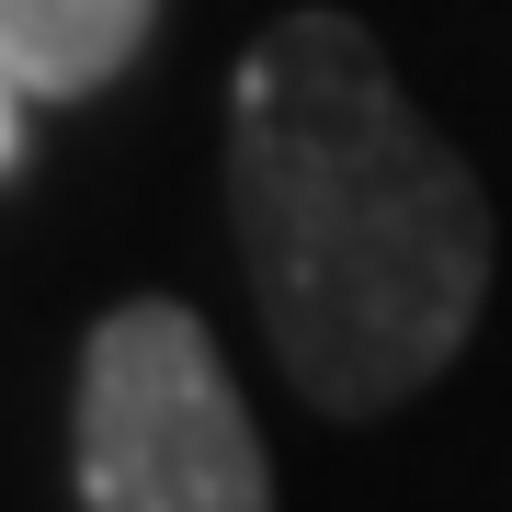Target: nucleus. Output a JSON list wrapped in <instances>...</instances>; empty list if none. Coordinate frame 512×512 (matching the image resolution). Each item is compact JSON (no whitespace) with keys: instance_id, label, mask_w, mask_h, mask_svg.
Masks as SVG:
<instances>
[{"instance_id":"obj_3","label":"nucleus","mask_w":512,"mask_h":512,"mask_svg":"<svg viewBox=\"0 0 512 512\" xmlns=\"http://www.w3.org/2000/svg\"><path fill=\"white\" fill-rule=\"evenodd\" d=\"M160 0H0V69L35 103H80L148 46Z\"/></svg>"},{"instance_id":"obj_1","label":"nucleus","mask_w":512,"mask_h":512,"mask_svg":"<svg viewBox=\"0 0 512 512\" xmlns=\"http://www.w3.org/2000/svg\"><path fill=\"white\" fill-rule=\"evenodd\" d=\"M228 217L274 365L330 421L421 399L490 308V194L353 12H285L239 57Z\"/></svg>"},{"instance_id":"obj_2","label":"nucleus","mask_w":512,"mask_h":512,"mask_svg":"<svg viewBox=\"0 0 512 512\" xmlns=\"http://www.w3.org/2000/svg\"><path fill=\"white\" fill-rule=\"evenodd\" d=\"M80 512H274V467L194 308L126 296L80 342Z\"/></svg>"},{"instance_id":"obj_4","label":"nucleus","mask_w":512,"mask_h":512,"mask_svg":"<svg viewBox=\"0 0 512 512\" xmlns=\"http://www.w3.org/2000/svg\"><path fill=\"white\" fill-rule=\"evenodd\" d=\"M23 114H35V92H23L12 69H0V183L23 171Z\"/></svg>"}]
</instances>
